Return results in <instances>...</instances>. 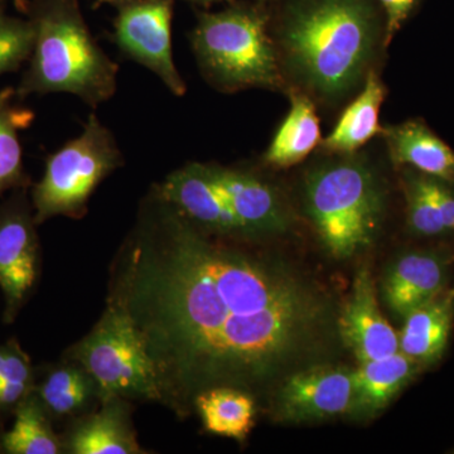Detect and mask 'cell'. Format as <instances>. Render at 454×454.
<instances>
[{
    "label": "cell",
    "instance_id": "1",
    "mask_svg": "<svg viewBox=\"0 0 454 454\" xmlns=\"http://www.w3.org/2000/svg\"><path fill=\"white\" fill-rule=\"evenodd\" d=\"M191 223L153 187L114 260L107 301L136 327L178 418L232 387L254 399L321 364L339 334L324 288L282 260Z\"/></svg>",
    "mask_w": 454,
    "mask_h": 454
},
{
    "label": "cell",
    "instance_id": "2",
    "mask_svg": "<svg viewBox=\"0 0 454 454\" xmlns=\"http://www.w3.org/2000/svg\"><path fill=\"white\" fill-rule=\"evenodd\" d=\"M16 5L35 28L32 55L16 88L20 101L70 94L95 109L115 95L119 65L95 40L80 0H16Z\"/></svg>",
    "mask_w": 454,
    "mask_h": 454
},
{
    "label": "cell",
    "instance_id": "3",
    "mask_svg": "<svg viewBox=\"0 0 454 454\" xmlns=\"http://www.w3.org/2000/svg\"><path fill=\"white\" fill-rule=\"evenodd\" d=\"M375 35L364 0H309L292 12L283 44L293 70L309 88L337 98L363 76Z\"/></svg>",
    "mask_w": 454,
    "mask_h": 454
},
{
    "label": "cell",
    "instance_id": "4",
    "mask_svg": "<svg viewBox=\"0 0 454 454\" xmlns=\"http://www.w3.org/2000/svg\"><path fill=\"white\" fill-rule=\"evenodd\" d=\"M191 46L202 76L220 91L277 89L282 83L267 20L256 9L236 5L201 14Z\"/></svg>",
    "mask_w": 454,
    "mask_h": 454
},
{
    "label": "cell",
    "instance_id": "5",
    "mask_svg": "<svg viewBox=\"0 0 454 454\" xmlns=\"http://www.w3.org/2000/svg\"><path fill=\"white\" fill-rule=\"evenodd\" d=\"M306 203L331 255L348 259L372 245L384 200L372 170L355 160L328 163L309 173Z\"/></svg>",
    "mask_w": 454,
    "mask_h": 454
},
{
    "label": "cell",
    "instance_id": "6",
    "mask_svg": "<svg viewBox=\"0 0 454 454\" xmlns=\"http://www.w3.org/2000/svg\"><path fill=\"white\" fill-rule=\"evenodd\" d=\"M124 163L113 131L92 112L82 133L46 158L43 176L31 186L37 225L57 216L82 219L90 197Z\"/></svg>",
    "mask_w": 454,
    "mask_h": 454
},
{
    "label": "cell",
    "instance_id": "7",
    "mask_svg": "<svg viewBox=\"0 0 454 454\" xmlns=\"http://www.w3.org/2000/svg\"><path fill=\"white\" fill-rule=\"evenodd\" d=\"M66 357L77 361L97 381L100 402L118 396L160 403L157 378L129 317L106 301L98 324L68 349Z\"/></svg>",
    "mask_w": 454,
    "mask_h": 454
},
{
    "label": "cell",
    "instance_id": "8",
    "mask_svg": "<svg viewBox=\"0 0 454 454\" xmlns=\"http://www.w3.org/2000/svg\"><path fill=\"white\" fill-rule=\"evenodd\" d=\"M176 0H127L116 7L114 44L121 55L160 79L175 97L187 92L173 57L172 23Z\"/></svg>",
    "mask_w": 454,
    "mask_h": 454
},
{
    "label": "cell",
    "instance_id": "9",
    "mask_svg": "<svg viewBox=\"0 0 454 454\" xmlns=\"http://www.w3.org/2000/svg\"><path fill=\"white\" fill-rule=\"evenodd\" d=\"M28 188L0 203V289L4 324H13L40 277V240Z\"/></svg>",
    "mask_w": 454,
    "mask_h": 454
},
{
    "label": "cell",
    "instance_id": "10",
    "mask_svg": "<svg viewBox=\"0 0 454 454\" xmlns=\"http://www.w3.org/2000/svg\"><path fill=\"white\" fill-rule=\"evenodd\" d=\"M354 370L316 364L291 373L273 391L271 411L280 422L306 423L349 414Z\"/></svg>",
    "mask_w": 454,
    "mask_h": 454
},
{
    "label": "cell",
    "instance_id": "11",
    "mask_svg": "<svg viewBox=\"0 0 454 454\" xmlns=\"http://www.w3.org/2000/svg\"><path fill=\"white\" fill-rule=\"evenodd\" d=\"M152 187L200 229L215 235L247 238L206 163L184 164Z\"/></svg>",
    "mask_w": 454,
    "mask_h": 454
},
{
    "label": "cell",
    "instance_id": "12",
    "mask_svg": "<svg viewBox=\"0 0 454 454\" xmlns=\"http://www.w3.org/2000/svg\"><path fill=\"white\" fill-rule=\"evenodd\" d=\"M337 327L340 339L358 363L380 360L399 352V337L381 315L367 267L357 271L351 295L339 313Z\"/></svg>",
    "mask_w": 454,
    "mask_h": 454
},
{
    "label": "cell",
    "instance_id": "13",
    "mask_svg": "<svg viewBox=\"0 0 454 454\" xmlns=\"http://www.w3.org/2000/svg\"><path fill=\"white\" fill-rule=\"evenodd\" d=\"M206 168L247 238L286 229V216L279 196L258 175L214 163H206Z\"/></svg>",
    "mask_w": 454,
    "mask_h": 454
},
{
    "label": "cell",
    "instance_id": "14",
    "mask_svg": "<svg viewBox=\"0 0 454 454\" xmlns=\"http://www.w3.org/2000/svg\"><path fill=\"white\" fill-rule=\"evenodd\" d=\"M447 280V264L438 253H405L391 262L382 276V300L391 312L405 318L444 294Z\"/></svg>",
    "mask_w": 454,
    "mask_h": 454
},
{
    "label": "cell",
    "instance_id": "15",
    "mask_svg": "<svg viewBox=\"0 0 454 454\" xmlns=\"http://www.w3.org/2000/svg\"><path fill=\"white\" fill-rule=\"evenodd\" d=\"M62 439L64 453L142 454L131 420L130 400L114 396L100 402V409L73 420Z\"/></svg>",
    "mask_w": 454,
    "mask_h": 454
},
{
    "label": "cell",
    "instance_id": "16",
    "mask_svg": "<svg viewBox=\"0 0 454 454\" xmlns=\"http://www.w3.org/2000/svg\"><path fill=\"white\" fill-rule=\"evenodd\" d=\"M32 393L52 422L77 419L100 403V391L91 373L82 364L67 357L47 367L41 376L35 373Z\"/></svg>",
    "mask_w": 454,
    "mask_h": 454
},
{
    "label": "cell",
    "instance_id": "17",
    "mask_svg": "<svg viewBox=\"0 0 454 454\" xmlns=\"http://www.w3.org/2000/svg\"><path fill=\"white\" fill-rule=\"evenodd\" d=\"M424 369L413 358L396 352L380 360L358 363L354 370V400L349 414L358 419L375 417Z\"/></svg>",
    "mask_w": 454,
    "mask_h": 454
},
{
    "label": "cell",
    "instance_id": "18",
    "mask_svg": "<svg viewBox=\"0 0 454 454\" xmlns=\"http://www.w3.org/2000/svg\"><path fill=\"white\" fill-rule=\"evenodd\" d=\"M454 297L450 292L424 304L405 317L399 337V351L423 367L443 356L452 331Z\"/></svg>",
    "mask_w": 454,
    "mask_h": 454
},
{
    "label": "cell",
    "instance_id": "19",
    "mask_svg": "<svg viewBox=\"0 0 454 454\" xmlns=\"http://www.w3.org/2000/svg\"><path fill=\"white\" fill-rule=\"evenodd\" d=\"M393 160L454 186V152L419 121H408L387 133Z\"/></svg>",
    "mask_w": 454,
    "mask_h": 454
},
{
    "label": "cell",
    "instance_id": "20",
    "mask_svg": "<svg viewBox=\"0 0 454 454\" xmlns=\"http://www.w3.org/2000/svg\"><path fill=\"white\" fill-rule=\"evenodd\" d=\"M20 101L16 88L0 90V195L32 186L23 162L20 131L31 127L35 115Z\"/></svg>",
    "mask_w": 454,
    "mask_h": 454
},
{
    "label": "cell",
    "instance_id": "21",
    "mask_svg": "<svg viewBox=\"0 0 454 454\" xmlns=\"http://www.w3.org/2000/svg\"><path fill=\"white\" fill-rule=\"evenodd\" d=\"M195 411L212 434L244 442L255 424L256 400L232 387H215L196 397Z\"/></svg>",
    "mask_w": 454,
    "mask_h": 454
},
{
    "label": "cell",
    "instance_id": "22",
    "mask_svg": "<svg viewBox=\"0 0 454 454\" xmlns=\"http://www.w3.org/2000/svg\"><path fill=\"white\" fill-rule=\"evenodd\" d=\"M384 97L380 80L376 74H370L363 92L345 110L325 139V148L337 153H352L366 145L380 130L379 113Z\"/></svg>",
    "mask_w": 454,
    "mask_h": 454
},
{
    "label": "cell",
    "instance_id": "23",
    "mask_svg": "<svg viewBox=\"0 0 454 454\" xmlns=\"http://www.w3.org/2000/svg\"><path fill=\"white\" fill-rule=\"evenodd\" d=\"M321 140L315 106L306 97H294L286 121L269 145L265 160L274 167H291L303 160Z\"/></svg>",
    "mask_w": 454,
    "mask_h": 454
},
{
    "label": "cell",
    "instance_id": "24",
    "mask_svg": "<svg viewBox=\"0 0 454 454\" xmlns=\"http://www.w3.org/2000/svg\"><path fill=\"white\" fill-rule=\"evenodd\" d=\"M14 424L2 438L3 452L8 454L64 453L61 437L56 434L52 419L35 394L17 406Z\"/></svg>",
    "mask_w": 454,
    "mask_h": 454
},
{
    "label": "cell",
    "instance_id": "25",
    "mask_svg": "<svg viewBox=\"0 0 454 454\" xmlns=\"http://www.w3.org/2000/svg\"><path fill=\"white\" fill-rule=\"evenodd\" d=\"M35 372L16 340L0 345V413L14 411L32 393Z\"/></svg>",
    "mask_w": 454,
    "mask_h": 454
},
{
    "label": "cell",
    "instance_id": "26",
    "mask_svg": "<svg viewBox=\"0 0 454 454\" xmlns=\"http://www.w3.org/2000/svg\"><path fill=\"white\" fill-rule=\"evenodd\" d=\"M35 44V28L28 18L0 11V76L27 65Z\"/></svg>",
    "mask_w": 454,
    "mask_h": 454
},
{
    "label": "cell",
    "instance_id": "27",
    "mask_svg": "<svg viewBox=\"0 0 454 454\" xmlns=\"http://www.w3.org/2000/svg\"><path fill=\"white\" fill-rule=\"evenodd\" d=\"M405 196L409 225L414 232L434 236L446 231L430 188L429 176L409 173L405 179Z\"/></svg>",
    "mask_w": 454,
    "mask_h": 454
},
{
    "label": "cell",
    "instance_id": "28",
    "mask_svg": "<svg viewBox=\"0 0 454 454\" xmlns=\"http://www.w3.org/2000/svg\"><path fill=\"white\" fill-rule=\"evenodd\" d=\"M429 182L444 227L446 230H454V191L450 184L441 179L429 176Z\"/></svg>",
    "mask_w": 454,
    "mask_h": 454
},
{
    "label": "cell",
    "instance_id": "29",
    "mask_svg": "<svg viewBox=\"0 0 454 454\" xmlns=\"http://www.w3.org/2000/svg\"><path fill=\"white\" fill-rule=\"evenodd\" d=\"M387 13V35L393 37L406 17L411 13L417 0H380Z\"/></svg>",
    "mask_w": 454,
    "mask_h": 454
},
{
    "label": "cell",
    "instance_id": "30",
    "mask_svg": "<svg viewBox=\"0 0 454 454\" xmlns=\"http://www.w3.org/2000/svg\"><path fill=\"white\" fill-rule=\"evenodd\" d=\"M125 2L127 0H94V4L95 8L101 7V5H112V7L116 8Z\"/></svg>",
    "mask_w": 454,
    "mask_h": 454
},
{
    "label": "cell",
    "instance_id": "31",
    "mask_svg": "<svg viewBox=\"0 0 454 454\" xmlns=\"http://www.w3.org/2000/svg\"><path fill=\"white\" fill-rule=\"evenodd\" d=\"M186 2L196 3V4H211V3L223 2V0H186Z\"/></svg>",
    "mask_w": 454,
    "mask_h": 454
},
{
    "label": "cell",
    "instance_id": "32",
    "mask_svg": "<svg viewBox=\"0 0 454 454\" xmlns=\"http://www.w3.org/2000/svg\"><path fill=\"white\" fill-rule=\"evenodd\" d=\"M9 2L11 0H0V11H7Z\"/></svg>",
    "mask_w": 454,
    "mask_h": 454
},
{
    "label": "cell",
    "instance_id": "33",
    "mask_svg": "<svg viewBox=\"0 0 454 454\" xmlns=\"http://www.w3.org/2000/svg\"><path fill=\"white\" fill-rule=\"evenodd\" d=\"M3 434H4V433L0 432V453L3 452V444H2Z\"/></svg>",
    "mask_w": 454,
    "mask_h": 454
},
{
    "label": "cell",
    "instance_id": "34",
    "mask_svg": "<svg viewBox=\"0 0 454 454\" xmlns=\"http://www.w3.org/2000/svg\"><path fill=\"white\" fill-rule=\"evenodd\" d=\"M450 294H452V295H453V297H454V288H453V289H452V291H450Z\"/></svg>",
    "mask_w": 454,
    "mask_h": 454
}]
</instances>
